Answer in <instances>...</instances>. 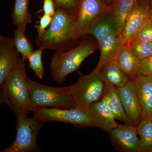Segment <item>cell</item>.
<instances>
[{
    "label": "cell",
    "instance_id": "6da1fadb",
    "mask_svg": "<svg viewBox=\"0 0 152 152\" xmlns=\"http://www.w3.org/2000/svg\"><path fill=\"white\" fill-rule=\"evenodd\" d=\"M27 77L26 64L20 59L1 86V103L8 106L17 117L26 115L34 111Z\"/></svg>",
    "mask_w": 152,
    "mask_h": 152
},
{
    "label": "cell",
    "instance_id": "7a4b0ae2",
    "mask_svg": "<svg viewBox=\"0 0 152 152\" xmlns=\"http://www.w3.org/2000/svg\"><path fill=\"white\" fill-rule=\"evenodd\" d=\"M76 18L60 9H56L51 23L43 34H38L36 44L44 49L65 51L74 41L76 34Z\"/></svg>",
    "mask_w": 152,
    "mask_h": 152
},
{
    "label": "cell",
    "instance_id": "3957f363",
    "mask_svg": "<svg viewBox=\"0 0 152 152\" xmlns=\"http://www.w3.org/2000/svg\"><path fill=\"white\" fill-rule=\"evenodd\" d=\"M98 48L96 41L87 40L68 51H56L52 56L50 69L55 81L62 83L77 71L82 63Z\"/></svg>",
    "mask_w": 152,
    "mask_h": 152
},
{
    "label": "cell",
    "instance_id": "277c9868",
    "mask_svg": "<svg viewBox=\"0 0 152 152\" xmlns=\"http://www.w3.org/2000/svg\"><path fill=\"white\" fill-rule=\"evenodd\" d=\"M27 81L34 111L37 108L72 109L77 106L72 96V86H49L34 81L28 76Z\"/></svg>",
    "mask_w": 152,
    "mask_h": 152
},
{
    "label": "cell",
    "instance_id": "5b68a950",
    "mask_svg": "<svg viewBox=\"0 0 152 152\" xmlns=\"http://www.w3.org/2000/svg\"><path fill=\"white\" fill-rule=\"evenodd\" d=\"M33 118L43 123L60 122L76 126L96 127L88 105H80L72 109L37 108L34 110Z\"/></svg>",
    "mask_w": 152,
    "mask_h": 152
},
{
    "label": "cell",
    "instance_id": "8992f818",
    "mask_svg": "<svg viewBox=\"0 0 152 152\" xmlns=\"http://www.w3.org/2000/svg\"><path fill=\"white\" fill-rule=\"evenodd\" d=\"M16 137L10 145L1 152L39 151L37 140L43 123L26 115L17 117Z\"/></svg>",
    "mask_w": 152,
    "mask_h": 152
},
{
    "label": "cell",
    "instance_id": "52a82bcc",
    "mask_svg": "<svg viewBox=\"0 0 152 152\" xmlns=\"http://www.w3.org/2000/svg\"><path fill=\"white\" fill-rule=\"evenodd\" d=\"M105 83L99 72L80 74L78 80L72 86L71 91L77 105H89L102 99Z\"/></svg>",
    "mask_w": 152,
    "mask_h": 152
},
{
    "label": "cell",
    "instance_id": "ba28073f",
    "mask_svg": "<svg viewBox=\"0 0 152 152\" xmlns=\"http://www.w3.org/2000/svg\"><path fill=\"white\" fill-rule=\"evenodd\" d=\"M110 9L102 0H80L76 21L77 39L88 34L90 26L95 19Z\"/></svg>",
    "mask_w": 152,
    "mask_h": 152
},
{
    "label": "cell",
    "instance_id": "9c48e42d",
    "mask_svg": "<svg viewBox=\"0 0 152 152\" xmlns=\"http://www.w3.org/2000/svg\"><path fill=\"white\" fill-rule=\"evenodd\" d=\"M111 142L117 150L124 152H140L137 127L129 124L118 125L109 132Z\"/></svg>",
    "mask_w": 152,
    "mask_h": 152
},
{
    "label": "cell",
    "instance_id": "30bf717a",
    "mask_svg": "<svg viewBox=\"0 0 152 152\" xmlns=\"http://www.w3.org/2000/svg\"><path fill=\"white\" fill-rule=\"evenodd\" d=\"M152 21V11L136 3L125 21L121 40L124 45L131 40L136 34L147 24Z\"/></svg>",
    "mask_w": 152,
    "mask_h": 152
},
{
    "label": "cell",
    "instance_id": "8fae6325",
    "mask_svg": "<svg viewBox=\"0 0 152 152\" xmlns=\"http://www.w3.org/2000/svg\"><path fill=\"white\" fill-rule=\"evenodd\" d=\"M125 113L131 124L137 127L141 121L142 108L134 79L124 86L117 88Z\"/></svg>",
    "mask_w": 152,
    "mask_h": 152
},
{
    "label": "cell",
    "instance_id": "7c38bea8",
    "mask_svg": "<svg viewBox=\"0 0 152 152\" xmlns=\"http://www.w3.org/2000/svg\"><path fill=\"white\" fill-rule=\"evenodd\" d=\"M19 53L14 38L1 35L0 37V86L18 63Z\"/></svg>",
    "mask_w": 152,
    "mask_h": 152
},
{
    "label": "cell",
    "instance_id": "4fadbf2b",
    "mask_svg": "<svg viewBox=\"0 0 152 152\" xmlns=\"http://www.w3.org/2000/svg\"><path fill=\"white\" fill-rule=\"evenodd\" d=\"M100 51L99 60L96 66L92 71L99 72L101 68L107 63L116 60L120 49L124 45L118 34L109 35L97 43Z\"/></svg>",
    "mask_w": 152,
    "mask_h": 152
},
{
    "label": "cell",
    "instance_id": "5bb4252c",
    "mask_svg": "<svg viewBox=\"0 0 152 152\" xmlns=\"http://www.w3.org/2000/svg\"><path fill=\"white\" fill-rule=\"evenodd\" d=\"M134 80L142 106V121L152 117V77L137 75Z\"/></svg>",
    "mask_w": 152,
    "mask_h": 152
},
{
    "label": "cell",
    "instance_id": "9a60e30c",
    "mask_svg": "<svg viewBox=\"0 0 152 152\" xmlns=\"http://www.w3.org/2000/svg\"><path fill=\"white\" fill-rule=\"evenodd\" d=\"M88 106L96 127L109 133L118 126V124L116 121L115 116L102 100L93 103Z\"/></svg>",
    "mask_w": 152,
    "mask_h": 152
},
{
    "label": "cell",
    "instance_id": "2e32d148",
    "mask_svg": "<svg viewBox=\"0 0 152 152\" xmlns=\"http://www.w3.org/2000/svg\"><path fill=\"white\" fill-rule=\"evenodd\" d=\"M113 34H118L117 27L115 21L109 10L95 19L90 26L88 34L93 36L98 43L103 38Z\"/></svg>",
    "mask_w": 152,
    "mask_h": 152
},
{
    "label": "cell",
    "instance_id": "e0dca14e",
    "mask_svg": "<svg viewBox=\"0 0 152 152\" xmlns=\"http://www.w3.org/2000/svg\"><path fill=\"white\" fill-rule=\"evenodd\" d=\"M101 99L107 104L113 113L116 118L122 121L125 124L132 125L125 113L117 88L113 85L105 84Z\"/></svg>",
    "mask_w": 152,
    "mask_h": 152
},
{
    "label": "cell",
    "instance_id": "ac0fdd59",
    "mask_svg": "<svg viewBox=\"0 0 152 152\" xmlns=\"http://www.w3.org/2000/svg\"><path fill=\"white\" fill-rule=\"evenodd\" d=\"M99 72L105 84L113 85L117 88L124 86L130 80L121 69L116 60L104 65Z\"/></svg>",
    "mask_w": 152,
    "mask_h": 152
},
{
    "label": "cell",
    "instance_id": "d6986e66",
    "mask_svg": "<svg viewBox=\"0 0 152 152\" xmlns=\"http://www.w3.org/2000/svg\"><path fill=\"white\" fill-rule=\"evenodd\" d=\"M116 60L121 69L129 78L132 80L137 77L140 61L126 45L120 49Z\"/></svg>",
    "mask_w": 152,
    "mask_h": 152
},
{
    "label": "cell",
    "instance_id": "ffe728a7",
    "mask_svg": "<svg viewBox=\"0 0 152 152\" xmlns=\"http://www.w3.org/2000/svg\"><path fill=\"white\" fill-rule=\"evenodd\" d=\"M137 3V0H116L113 8H110V12L116 24L117 34L120 38L128 14Z\"/></svg>",
    "mask_w": 152,
    "mask_h": 152
},
{
    "label": "cell",
    "instance_id": "44dd1931",
    "mask_svg": "<svg viewBox=\"0 0 152 152\" xmlns=\"http://www.w3.org/2000/svg\"><path fill=\"white\" fill-rule=\"evenodd\" d=\"M29 0H15L12 22L17 28L26 31L28 24L31 23L32 19L28 10Z\"/></svg>",
    "mask_w": 152,
    "mask_h": 152
},
{
    "label": "cell",
    "instance_id": "7402d4cb",
    "mask_svg": "<svg viewBox=\"0 0 152 152\" xmlns=\"http://www.w3.org/2000/svg\"><path fill=\"white\" fill-rule=\"evenodd\" d=\"M141 152H152V117L142 121L137 127Z\"/></svg>",
    "mask_w": 152,
    "mask_h": 152
},
{
    "label": "cell",
    "instance_id": "603a6c76",
    "mask_svg": "<svg viewBox=\"0 0 152 152\" xmlns=\"http://www.w3.org/2000/svg\"><path fill=\"white\" fill-rule=\"evenodd\" d=\"M125 45L140 61L152 56V42L133 39Z\"/></svg>",
    "mask_w": 152,
    "mask_h": 152
},
{
    "label": "cell",
    "instance_id": "cb8c5ba5",
    "mask_svg": "<svg viewBox=\"0 0 152 152\" xmlns=\"http://www.w3.org/2000/svg\"><path fill=\"white\" fill-rule=\"evenodd\" d=\"M26 31L16 29L14 31V40L19 53L21 55L22 61L25 62L33 51V47L25 34Z\"/></svg>",
    "mask_w": 152,
    "mask_h": 152
},
{
    "label": "cell",
    "instance_id": "d4e9b609",
    "mask_svg": "<svg viewBox=\"0 0 152 152\" xmlns=\"http://www.w3.org/2000/svg\"><path fill=\"white\" fill-rule=\"evenodd\" d=\"M44 50V49L39 48L37 50L32 52L27 59L30 69L40 80L43 78L45 73L42 61V55Z\"/></svg>",
    "mask_w": 152,
    "mask_h": 152
},
{
    "label": "cell",
    "instance_id": "484cf974",
    "mask_svg": "<svg viewBox=\"0 0 152 152\" xmlns=\"http://www.w3.org/2000/svg\"><path fill=\"white\" fill-rule=\"evenodd\" d=\"M56 9H60L77 18L80 0H54Z\"/></svg>",
    "mask_w": 152,
    "mask_h": 152
},
{
    "label": "cell",
    "instance_id": "4316f807",
    "mask_svg": "<svg viewBox=\"0 0 152 152\" xmlns=\"http://www.w3.org/2000/svg\"><path fill=\"white\" fill-rule=\"evenodd\" d=\"M133 39L152 42V21L140 30L132 39Z\"/></svg>",
    "mask_w": 152,
    "mask_h": 152
},
{
    "label": "cell",
    "instance_id": "83f0119b",
    "mask_svg": "<svg viewBox=\"0 0 152 152\" xmlns=\"http://www.w3.org/2000/svg\"><path fill=\"white\" fill-rule=\"evenodd\" d=\"M137 75L152 77V56L140 61L139 65Z\"/></svg>",
    "mask_w": 152,
    "mask_h": 152
},
{
    "label": "cell",
    "instance_id": "f1b7e54d",
    "mask_svg": "<svg viewBox=\"0 0 152 152\" xmlns=\"http://www.w3.org/2000/svg\"><path fill=\"white\" fill-rule=\"evenodd\" d=\"M39 22L35 27L37 31L38 34H41L45 31L51 23L53 17L44 14L42 16L39 18Z\"/></svg>",
    "mask_w": 152,
    "mask_h": 152
},
{
    "label": "cell",
    "instance_id": "f546056e",
    "mask_svg": "<svg viewBox=\"0 0 152 152\" xmlns=\"http://www.w3.org/2000/svg\"><path fill=\"white\" fill-rule=\"evenodd\" d=\"M56 12L54 0H44L42 9L39 12H43L44 14L53 17Z\"/></svg>",
    "mask_w": 152,
    "mask_h": 152
},
{
    "label": "cell",
    "instance_id": "4dcf8cb0",
    "mask_svg": "<svg viewBox=\"0 0 152 152\" xmlns=\"http://www.w3.org/2000/svg\"><path fill=\"white\" fill-rule=\"evenodd\" d=\"M102 1H108V0H102Z\"/></svg>",
    "mask_w": 152,
    "mask_h": 152
}]
</instances>
